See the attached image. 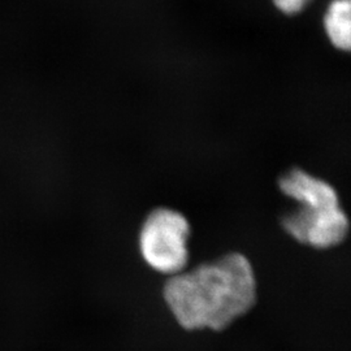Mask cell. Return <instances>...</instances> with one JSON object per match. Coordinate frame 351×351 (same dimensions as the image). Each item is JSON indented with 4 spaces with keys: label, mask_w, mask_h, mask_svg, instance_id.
<instances>
[{
    "label": "cell",
    "mask_w": 351,
    "mask_h": 351,
    "mask_svg": "<svg viewBox=\"0 0 351 351\" xmlns=\"http://www.w3.org/2000/svg\"><path fill=\"white\" fill-rule=\"evenodd\" d=\"M280 191L297 204L341 203L339 193L328 181L302 168H291L278 178Z\"/></svg>",
    "instance_id": "277c9868"
},
{
    "label": "cell",
    "mask_w": 351,
    "mask_h": 351,
    "mask_svg": "<svg viewBox=\"0 0 351 351\" xmlns=\"http://www.w3.org/2000/svg\"><path fill=\"white\" fill-rule=\"evenodd\" d=\"M289 237L315 250H330L342 245L350 221L341 203L297 204L280 220Z\"/></svg>",
    "instance_id": "3957f363"
},
{
    "label": "cell",
    "mask_w": 351,
    "mask_h": 351,
    "mask_svg": "<svg viewBox=\"0 0 351 351\" xmlns=\"http://www.w3.org/2000/svg\"><path fill=\"white\" fill-rule=\"evenodd\" d=\"M326 38L336 50L349 52L351 47L350 0H332L323 19Z\"/></svg>",
    "instance_id": "5b68a950"
},
{
    "label": "cell",
    "mask_w": 351,
    "mask_h": 351,
    "mask_svg": "<svg viewBox=\"0 0 351 351\" xmlns=\"http://www.w3.org/2000/svg\"><path fill=\"white\" fill-rule=\"evenodd\" d=\"M162 294L184 330L223 332L254 310L259 285L249 256L230 251L165 278Z\"/></svg>",
    "instance_id": "6da1fadb"
},
{
    "label": "cell",
    "mask_w": 351,
    "mask_h": 351,
    "mask_svg": "<svg viewBox=\"0 0 351 351\" xmlns=\"http://www.w3.org/2000/svg\"><path fill=\"white\" fill-rule=\"evenodd\" d=\"M190 237L191 226L184 213L171 207H156L139 228V255L158 275L176 276L189 267Z\"/></svg>",
    "instance_id": "7a4b0ae2"
},
{
    "label": "cell",
    "mask_w": 351,
    "mask_h": 351,
    "mask_svg": "<svg viewBox=\"0 0 351 351\" xmlns=\"http://www.w3.org/2000/svg\"><path fill=\"white\" fill-rule=\"evenodd\" d=\"M311 1L313 0H272L277 11H280L282 14H287V16L300 14L307 8V5Z\"/></svg>",
    "instance_id": "8992f818"
}]
</instances>
